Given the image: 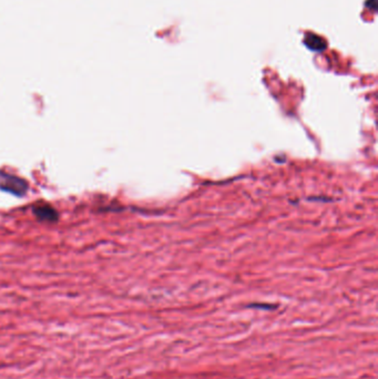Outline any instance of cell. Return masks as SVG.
Here are the masks:
<instances>
[{
  "mask_svg": "<svg viewBox=\"0 0 378 379\" xmlns=\"http://www.w3.org/2000/svg\"><path fill=\"white\" fill-rule=\"evenodd\" d=\"M1 189H3L4 191H9L16 194V195H22V194L26 192L27 184L20 179L7 175L6 179L2 181Z\"/></svg>",
  "mask_w": 378,
  "mask_h": 379,
  "instance_id": "6da1fadb",
  "label": "cell"
},
{
  "mask_svg": "<svg viewBox=\"0 0 378 379\" xmlns=\"http://www.w3.org/2000/svg\"><path fill=\"white\" fill-rule=\"evenodd\" d=\"M33 213L39 220L48 221V222H54L58 220V213L55 210L54 207H51L48 204L37 205L33 207Z\"/></svg>",
  "mask_w": 378,
  "mask_h": 379,
  "instance_id": "3957f363",
  "label": "cell"
},
{
  "mask_svg": "<svg viewBox=\"0 0 378 379\" xmlns=\"http://www.w3.org/2000/svg\"><path fill=\"white\" fill-rule=\"evenodd\" d=\"M366 6L370 7L371 9H373V10H376V8H377L376 0H368V1L366 2Z\"/></svg>",
  "mask_w": 378,
  "mask_h": 379,
  "instance_id": "277c9868",
  "label": "cell"
},
{
  "mask_svg": "<svg viewBox=\"0 0 378 379\" xmlns=\"http://www.w3.org/2000/svg\"><path fill=\"white\" fill-rule=\"evenodd\" d=\"M304 45L314 52H322L327 48L326 41L320 36L315 34H306L304 37Z\"/></svg>",
  "mask_w": 378,
  "mask_h": 379,
  "instance_id": "7a4b0ae2",
  "label": "cell"
}]
</instances>
